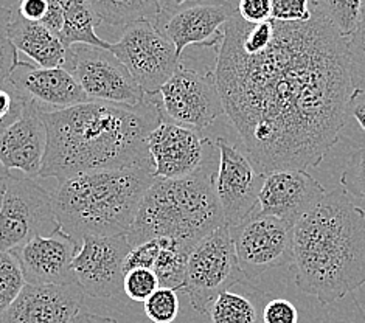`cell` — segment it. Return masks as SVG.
<instances>
[{
  "label": "cell",
  "instance_id": "obj_16",
  "mask_svg": "<svg viewBox=\"0 0 365 323\" xmlns=\"http://www.w3.org/2000/svg\"><path fill=\"white\" fill-rule=\"evenodd\" d=\"M328 191L305 170L264 174L258 198V215L272 216L294 227L322 202Z\"/></svg>",
  "mask_w": 365,
  "mask_h": 323
},
{
  "label": "cell",
  "instance_id": "obj_9",
  "mask_svg": "<svg viewBox=\"0 0 365 323\" xmlns=\"http://www.w3.org/2000/svg\"><path fill=\"white\" fill-rule=\"evenodd\" d=\"M158 95L160 98L155 103L163 121L197 133L212 126L225 113L215 75L199 73L180 64Z\"/></svg>",
  "mask_w": 365,
  "mask_h": 323
},
{
  "label": "cell",
  "instance_id": "obj_21",
  "mask_svg": "<svg viewBox=\"0 0 365 323\" xmlns=\"http://www.w3.org/2000/svg\"><path fill=\"white\" fill-rule=\"evenodd\" d=\"M10 39L14 48L27 55L38 67L63 68L66 66L67 50L63 42L42 24L25 21L17 13L16 5L11 8Z\"/></svg>",
  "mask_w": 365,
  "mask_h": 323
},
{
  "label": "cell",
  "instance_id": "obj_11",
  "mask_svg": "<svg viewBox=\"0 0 365 323\" xmlns=\"http://www.w3.org/2000/svg\"><path fill=\"white\" fill-rule=\"evenodd\" d=\"M64 68L81 86L91 101L135 106L145 100L140 86L110 50L73 46L67 50Z\"/></svg>",
  "mask_w": 365,
  "mask_h": 323
},
{
  "label": "cell",
  "instance_id": "obj_36",
  "mask_svg": "<svg viewBox=\"0 0 365 323\" xmlns=\"http://www.w3.org/2000/svg\"><path fill=\"white\" fill-rule=\"evenodd\" d=\"M263 323H299V311L286 299H272L263 309Z\"/></svg>",
  "mask_w": 365,
  "mask_h": 323
},
{
  "label": "cell",
  "instance_id": "obj_10",
  "mask_svg": "<svg viewBox=\"0 0 365 323\" xmlns=\"http://www.w3.org/2000/svg\"><path fill=\"white\" fill-rule=\"evenodd\" d=\"M238 13L233 2H159L154 25L176 48L180 58L188 46L220 48L224 27Z\"/></svg>",
  "mask_w": 365,
  "mask_h": 323
},
{
  "label": "cell",
  "instance_id": "obj_13",
  "mask_svg": "<svg viewBox=\"0 0 365 323\" xmlns=\"http://www.w3.org/2000/svg\"><path fill=\"white\" fill-rule=\"evenodd\" d=\"M155 179H184L220 163V150L202 133L163 121L148 137Z\"/></svg>",
  "mask_w": 365,
  "mask_h": 323
},
{
  "label": "cell",
  "instance_id": "obj_43",
  "mask_svg": "<svg viewBox=\"0 0 365 323\" xmlns=\"http://www.w3.org/2000/svg\"><path fill=\"white\" fill-rule=\"evenodd\" d=\"M2 200H4V180L0 182V210H2Z\"/></svg>",
  "mask_w": 365,
  "mask_h": 323
},
{
  "label": "cell",
  "instance_id": "obj_29",
  "mask_svg": "<svg viewBox=\"0 0 365 323\" xmlns=\"http://www.w3.org/2000/svg\"><path fill=\"white\" fill-rule=\"evenodd\" d=\"M145 314L153 323H173L179 316V299L176 291L159 287L145 303Z\"/></svg>",
  "mask_w": 365,
  "mask_h": 323
},
{
  "label": "cell",
  "instance_id": "obj_44",
  "mask_svg": "<svg viewBox=\"0 0 365 323\" xmlns=\"http://www.w3.org/2000/svg\"><path fill=\"white\" fill-rule=\"evenodd\" d=\"M364 6H365V2H364Z\"/></svg>",
  "mask_w": 365,
  "mask_h": 323
},
{
  "label": "cell",
  "instance_id": "obj_5",
  "mask_svg": "<svg viewBox=\"0 0 365 323\" xmlns=\"http://www.w3.org/2000/svg\"><path fill=\"white\" fill-rule=\"evenodd\" d=\"M218 165L184 179H155L126 235L131 249L146 241L173 240L191 252L225 225L215 190Z\"/></svg>",
  "mask_w": 365,
  "mask_h": 323
},
{
  "label": "cell",
  "instance_id": "obj_19",
  "mask_svg": "<svg viewBox=\"0 0 365 323\" xmlns=\"http://www.w3.org/2000/svg\"><path fill=\"white\" fill-rule=\"evenodd\" d=\"M6 81L42 112L63 111L91 103L81 86L64 67L42 68L19 61Z\"/></svg>",
  "mask_w": 365,
  "mask_h": 323
},
{
  "label": "cell",
  "instance_id": "obj_33",
  "mask_svg": "<svg viewBox=\"0 0 365 323\" xmlns=\"http://www.w3.org/2000/svg\"><path fill=\"white\" fill-rule=\"evenodd\" d=\"M341 187L350 196L365 199V148L354 151L341 176Z\"/></svg>",
  "mask_w": 365,
  "mask_h": 323
},
{
  "label": "cell",
  "instance_id": "obj_26",
  "mask_svg": "<svg viewBox=\"0 0 365 323\" xmlns=\"http://www.w3.org/2000/svg\"><path fill=\"white\" fill-rule=\"evenodd\" d=\"M314 4L344 38L350 39L358 30L362 19L361 0H314Z\"/></svg>",
  "mask_w": 365,
  "mask_h": 323
},
{
  "label": "cell",
  "instance_id": "obj_39",
  "mask_svg": "<svg viewBox=\"0 0 365 323\" xmlns=\"http://www.w3.org/2000/svg\"><path fill=\"white\" fill-rule=\"evenodd\" d=\"M16 8L25 21L41 22L47 13L48 0H22L21 4L16 5Z\"/></svg>",
  "mask_w": 365,
  "mask_h": 323
},
{
  "label": "cell",
  "instance_id": "obj_20",
  "mask_svg": "<svg viewBox=\"0 0 365 323\" xmlns=\"http://www.w3.org/2000/svg\"><path fill=\"white\" fill-rule=\"evenodd\" d=\"M41 109L29 101L24 117L0 133V163L10 170H19L30 179L39 178L47 151V126Z\"/></svg>",
  "mask_w": 365,
  "mask_h": 323
},
{
  "label": "cell",
  "instance_id": "obj_1",
  "mask_svg": "<svg viewBox=\"0 0 365 323\" xmlns=\"http://www.w3.org/2000/svg\"><path fill=\"white\" fill-rule=\"evenodd\" d=\"M307 22H275L271 43L246 53L224 27L215 81L225 116L258 173L316 168L339 142L350 81L349 39L311 0Z\"/></svg>",
  "mask_w": 365,
  "mask_h": 323
},
{
  "label": "cell",
  "instance_id": "obj_25",
  "mask_svg": "<svg viewBox=\"0 0 365 323\" xmlns=\"http://www.w3.org/2000/svg\"><path fill=\"white\" fill-rule=\"evenodd\" d=\"M160 253L153 267L162 287L173 291L184 289L187 278V261L190 252L173 240H159Z\"/></svg>",
  "mask_w": 365,
  "mask_h": 323
},
{
  "label": "cell",
  "instance_id": "obj_27",
  "mask_svg": "<svg viewBox=\"0 0 365 323\" xmlns=\"http://www.w3.org/2000/svg\"><path fill=\"white\" fill-rule=\"evenodd\" d=\"M27 284L19 260L13 252L0 249V319Z\"/></svg>",
  "mask_w": 365,
  "mask_h": 323
},
{
  "label": "cell",
  "instance_id": "obj_31",
  "mask_svg": "<svg viewBox=\"0 0 365 323\" xmlns=\"http://www.w3.org/2000/svg\"><path fill=\"white\" fill-rule=\"evenodd\" d=\"M11 6L0 4V83H5L13 68L19 63L17 50L10 39V17Z\"/></svg>",
  "mask_w": 365,
  "mask_h": 323
},
{
  "label": "cell",
  "instance_id": "obj_40",
  "mask_svg": "<svg viewBox=\"0 0 365 323\" xmlns=\"http://www.w3.org/2000/svg\"><path fill=\"white\" fill-rule=\"evenodd\" d=\"M346 116H351L365 133V92L353 91L346 103Z\"/></svg>",
  "mask_w": 365,
  "mask_h": 323
},
{
  "label": "cell",
  "instance_id": "obj_41",
  "mask_svg": "<svg viewBox=\"0 0 365 323\" xmlns=\"http://www.w3.org/2000/svg\"><path fill=\"white\" fill-rule=\"evenodd\" d=\"M72 323H118L117 320L110 319V317H104V316H98V314H92V312H80L75 317V320Z\"/></svg>",
  "mask_w": 365,
  "mask_h": 323
},
{
  "label": "cell",
  "instance_id": "obj_2",
  "mask_svg": "<svg viewBox=\"0 0 365 323\" xmlns=\"http://www.w3.org/2000/svg\"><path fill=\"white\" fill-rule=\"evenodd\" d=\"M41 117L47 126V151L39 178L58 182L150 162L148 137L162 123L155 100L135 106L91 101L41 112Z\"/></svg>",
  "mask_w": 365,
  "mask_h": 323
},
{
  "label": "cell",
  "instance_id": "obj_24",
  "mask_svg": "<svg viewBox=\"0 0 365 323\" xmlns=\"http://www.w3.org/2000/svg\"><path fill=\"white\" fill-rule=\"evenodd\" d=\"M88 2L97 25L123 29V31L137 22H154L159 14V2L154 0H129V2L88 0Z\"/></svg>",
  "mask_w": 365,
  "mask_h": 323
},
{
  "label": "cell",
  "instance_id": "obj_42",
  "mask_svg": "<svg viewBox=\"0 0 365 323\" xmlns=\"http://www.w3.org/2000/svg\"><path fill=\"white\" fill-rule=\"evenodd\" d=\"M6 178H10V171H6V170L2 167V163H0V182L5 180Z\"/></svg>",
  "mask_w": 365,
  "mask_h": 323
},
{
  "label": "cell",
  "instance_id": "obj_7",
  "mask_svg": "<svg viewBox=\"0 0 365 323\" xmlns=\"http://www.w3.org/2000/svg\"><path fill=\"white\" fill-rule=\"evenodd\" d=\"M242 282L247 280L240 267L227 225L220 227L191 249L184 291L199 314H207L216 297Z\"/></svg>",
  "mask_w": 365,
  "mask_h": 323
},
{
  "label": "cell",
  "instance_id": "obj_30",
  "mask_svg": "<svg viewBox=\"0 0 365 323\" xmlns=\"http://www.w3.org/2000/svg\"><path fill=\"white\" fill-rule=\"evenodd\" d=\"M27 106L29 101L10 83H0V133L19 121Z\"/></svg>",
  "mask_w": 365,
  "mask_h": 323
},
{
  "label": "cell",
  "instance_id": "obj_4",
  "mask_svg": "<svg viewBox=\"0 0 365 323\" xmlns=\"http://www.w3.org/2000/svg\"><path fill=\"white\" fill-rule=\"evenodd\" d=\"M154 180L153 160L61 180L51 191L56 220L80 242L86 237L128 235Z\"/></svg>",
  "mask_w": 365,
  "mask_h": 323
},
{
  "label": "cell",
  "instance_id": "obj_22",
  "mask_svg": "<svg viewBox=\"0 0 365 323\" xmlns=\"http://www.w3.org/2000/svg\"><path fill=\"white\" fill-rule=\"evenodd\" d=\"M266 294L249 282L221 292L207 309L212 323H263Z\"/></svg>",
  "mask_w": 365,
  "mask_h": 323
},
{
  "label": "cell",
  "instance_id": "obj_37",
  "mask_svg": "<svg viewBox=\"0 0 365 323\" xmlns=\"http://www.w3.org/2000/svg\"><path fill=\"white\" fill-rule=\"evenodd\" d=\"M272 0H241L238 2V14L247 24L258 25L271 21Z\"/></svg>",
  "mask_w": 365,
  "mask_h": 323
},
{
  "label": "cell",
  "instance_id": "obj_15",
  "mask_svg": "<svg viewBox=\"0 0 365 323\" xmlns=\"http://www.w3.org/2000/svg\"><path fill=\"white\" fill-rule=\"evenodd\" d=\"M131 246L126 235L86 237L73 260V272L84 295L110 299L123 292L125 260Z\"/></svg>",
  "mask_w": 365,
  "mask_h": 323
},
{
  "label": "cell",
  "instance_id": "obj_28",
  "mask_svg": "<svg viewBox=\"0 0 365 323\" xmlns=\"http://www.w3.org/2000/svg\"><path fill=\"white\" fill-rule=\"evenodd\" d=\"M350 81L353 91L365 92V6L362 2V19L358 30L349 39Z\"/></svg>",
  "mask_w": 365,
  "mask_h": 323
},
{
  "label": "cell",
  "instance_id": "obj_3",
  "mask_svg": "<svg viewBox=\"0 0 365 323\" xmlns=\"http://www.w3.org/2000/svg\"><path fill=\"white\" fill-rule=\"evenodd\" d=\"M294 282L320 304L342 300L365 284V212L342 187L294 225Z\"/></svg>",
  "mask_w": 365,
  "mask_h": 323
},
{
  "label": "cell",
  "instance_id": "obj_12",
  "mask_svg": "<svg viewBox=\"0 0 365 323\" xmlns=\"http://www.w3.org/2000/svg\"><path fill=\"white\" fill-rule=\"evenodd\" d=\"M240 267L246 280H255L271 269L291 266L294 227L272 216L254 213L229 227Z\"/></svg>",
  "mask_w": 365,
  "mask_h": 323
},
{
  "label": "cell",
  "instance_id": "obj_38",
  "mask_svg": "<svg viewBox=\"0 0 365 323\" xmlns=\"http://www.w3.org/2000/svg\"><path fill=\"white\" fill-rule=\"evenodd\" d=\"M39 24L44 25V27L55 34V36L59 38L61 31H63L64 27V10H63V4L58 2V0H48V8L47 13Z\"/></svg>",
  "mask_w": 365,
  "mask_h": 323
},
{
  "label": "cell",
  "instance_id": "obj_23",
  "mask_svg": "<svg viewBox=\"0 0 365 323\" xmlns=\"http://www.w3.org/2000/svg\"><path fill=\"white\" fill-rule=\"evenodd\" d=\"M61 4L64 10V27L59 34V41L63 42L66 50L73 46H91L110 50L112 43L101 39L95 33L97 21L88 0H66Z\"/></svg>",
  "mask_w": 365,
  "mask_h": 323
},
{
  "label": "cell",
  "instance_id": "obj_34",
  "mask_svg": "<svg viewBox=\"0 0 365 323\" xmlns=\"http://www.w3.org/2000/svg\"><path fill=\"white\" fill-rule=\"evenodd\" d=\"M312 11L308 0H272L271 19L283 24L307 22Z\"/></svg>",
  "mask_w": 365,
  "mask_h": 323
},
{
  "label": "cell",
  "instance_id": "obj_17",
  "mask_svg": "<svg viewBox=\"0 0 365 323\" xmlns=\"http://www.w3.org/2000/svg\"><path fill=\"white\" fill-rule=\"evenodd\" d=\"M81 242L59 229L50 237H38L13 252L30 284H75L73 260ZM78 284V283H76Z\"/></svg>",
  "mask_w": 365,
  "mask_h": 323
},
{
  "label": "cell",
  "instance_id": "obj_32",
  "mask_svg": "<svg viewBox=\"0 0 365 323\" xmlns=\"http://www.w3.org/2000/svg\"><path fill=\"white\" fill-rule=\"evenodd\" d=\"M160 287L153 269H135L126 272L123 292L134 302H146Z\"/></svg>",
  "mask_w": 365,
  "mask_h": 323
},
{
  "label": "cell",
  "instance_id": "obj_14",
  "mask_svg": "<svg viewBox=\"0 0 365 323\" xmlns=\"http://www.w3.org/2000/svg\"><path fill=\"white\" fill-rule=\"evenodd\" d=\"M215 143L220 150L215 179L216 196L225 225L235 227L257 212L264 174L258 173L247 153L238 150L237 145L229 143L224 137L216 138Z\"/></svg>",
  "mask_w": 365,
  "mask_h": 323
},
{
  "label": "cell",
  "instance_id": "obj_6",
  "mask_svg": "<svg viewBox=\"0 0 365 323\" xmlns=\"http://www.w3.org/2000/svg\"><path fill=\"white\" fill-rule=\"evenodd\" d=\"M61 229L51 193L30 178H6L0 210V249L16 252Z\"/></svg>",
  "mask_w": 365,
  "mask_h": 323
},
{
  "label": "cell",
  "instance_id": "obj_8",
  "mask_svg": "<svg viewBox=\"0 0 365 323\" xmlns=\"http://www.w3.org/2000/svg\"><path fill=\"white\" fill-rule=\"evenodd\" d=\"M110 51L150 97L160 92L179 67L175 46L150 21L128 27L121 38L112 43Z\"/></svg>",
  "mask_w": 365,
  "mask_h": 323
},
{
  "label": "cell",
  "instance_id": "obj_35",
  "mask_svg": "<svg viewBox=\"0 0 365 323\" xmlns=\"http://www.w3.org/2000/svg\"><path fill=\"white\" fill-rule=\"evenodd\" d=\"M160 253V241H146L140 246H135L129 250L125 260V272H131L135 269H153Z\"/></svg>",
  "mask_w": 365,
  "mask_h": 323
},
{
  "label": "cell",
  "instance_id": "obj_18",
  "mask_svg": "<svg viewBox=\"0 0 365 323\" xmlns=\"http://www.w3.org/2000/svg\"><path fill=\"white\" fill-rule=\"evenodd\" d=\"M84 303L80 286L30 284L0 319V323H72Z\"/></svg>",
  "mask_w": 365,
  "mask_h": 323
}]
</instances>
